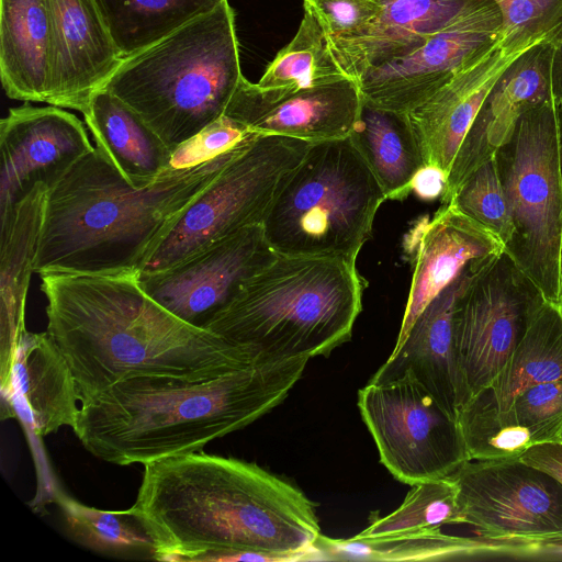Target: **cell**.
Wrapping results in <instances>:
<instances>
[{"label": "cell", "instance_id": "6da1fadb", "mask_svg": "<svg viewBox=\"0 0 562 562\" xmlns=\"http://www.w3.org/2000/svg\"><path fill=\"white\" fill-rule=\"evenodd\" d=\"M130 509L155 546V561L226 562L233 552L322 560L315 504L254 462L206 453L144 464Z\"/></svg>", "mask_w": 562, "mask_h": 562}, {"label": "cell", "instance_id": "7a4b0ae2", "mask_svg": "<svg viewBox=\"0 0 562 562\" xmlns=\"http://www.w3.org/2000/svg\"><path fill=\"white\" fill-rule=\"evenodd\" d=\"M40 278L46 331L72 371L80 402L131 376L202 379L270 361L178 318L140 288L136 272Z\"/></svg>", "mask_w": 562, "mask_h": 562}, {"label": "cell", "instance_id": "3957f363", "mask_svg": "<svg viewBox=\"0 0 562 562\" xmlns=\"http://www.w3.org/2000/svg\"><path fill=\"white\" fill-rule=\"evenodd\" d=\"M307 361H259L202 379L131 376L81 401L72 429L87 451L117 465L201 451L278 406Z\"/></svg>", "mask_w": 562, "mask_h": 562}, {"label": "cell", "instance_id": "277c9868", "mask_svg": "<svg viewBox=\"0 0 562 562\" xmlns=\"http://www.w3.org/2000/svg\"><path fill=\"white\" fill-rule=\"evenodd\" d=\"M257 137L140 189L94 146L48 189L34 271L138 273L177 215Z\"/></svg>", "mask_w": 562, "mask_h": 562}, {"label": "cell", "instance_id": "5b68a950", "mask_svg": "<svg viewBox=\"0 0 562 562\" xmlns=\"http://www.w3.org/2000/svg\"><path fill=\"white\" fill-rule=\"evenodd\" d=\"M362 292L355 260L277 255L204 329L270 361L328 356L350 340Z\"/></svg>", "mask_w": 562, "mask_h": 562}, {"label": "cell", "instance_id": "8992f818", "mask_svg": "<svg viewBox=\"0 0 562 562\" xmlns=\"http://www.w3.org/2000/svg\"><path fill=\"white\" fill-rule=\"evenodd\" d=\"M243 78L228 0L126 57L102 89L132 108L173 151L224 115Z\"/></svg>", "mask_w": 562, "mask_h": 562}, {"label": "cell", "instance_id": "52a82bcc", "mask_svg": "<svg viewBox=\"0 0 562 562\" xmlns=\"http://www.w3.org/2000/svg\"><path fill=\"white\" fill-rule=\"evenodd\" d=\"M385 200L349 136L315 142L282 178L261 225L278 255L356 261Z\"/></svg>", "mask_w": 562, "mask_h": 562}, {"label": "cell", "instance_id": "ba28073f", "mask_svg": "<svg viewBox=\"0 0 562 562\" xmlns=\"http://www.w3.org/2000/svg\"><path fill=\"white\" fill-rule=\"evenodd\" d=\"M496 159L513 223L504 251L544 300L562 304V171L554 100L521 115Z\"/></svg>", "mask_w": 562, "mask_h": 562}, {"label": "cell", "instance_id": "9c48e42d", "mask_svg": "<svg viewBox=\"0 0 562 562\" xmlns=\"http://www.w3.org/2000/svg\"><path fill=\"white\" fill-rule=\"evenodd\" d=\"M311 144L258 136L177 215L138 274L168 269L221 238L262 224L282 178L303 159Z\"/></svg>", "mask_w": 562, "mask_h": 562}, {"label": "cell", "instance_id": "30bf717a", "mask_svg": "<svg viewBox=\"0 0 562 562\" xmlns=\"http://www.w3.org/2000/svg\"><path fill=\"white\" fill-rule=\"evenodd\" d=\"M542 300L505 251L471 265L453 311L462 406L496 379Z\"/></svg>", "mask_w": 562, "mask_h": 562}, {"label": "cell", "instance_id": "8fae6325", "mask_svg": "<svg viewBox=\"0 0 562 562\" xmlns=\"http://www.w3.org/2000/svg\"><path fill=\"white\" fill-rule=\"evenodd\" d=\"M358 408L381 463L405 484L450 476L469 460L458 418L411 372L368 382Z\"/></svg>", "mask_w": 562, "mask_h": 562}, {"label": "cell", "instance_id": "7c38bea8", "mask_svg": "<svg viewBox=\"0 0 562 562\" xmlns=\"http://www.w3.org/2000/svg\"><path fill=\"white\" fill-rule=\"evenodd\" d=\"M462 524L490 540L562 535V483L516 459L468 460L450 475Z\"/></svg>", "mask_w": 562, "mask_h": 562}, {"label": "cell", "instance_id": "4fadbf2b", "mask_svg": "<svg viewBox=\"0 0 562 562\" xmlns=\"http://www.w3.org/2000/svg\"><path fill=\"white\" fill-rule=\"evenodd\" d=\"M261 224L245 227L172 267L138 274L140 288L183 322L204 328L276 257Z\"/></svg>", "mask_w": 562, "mask_h": 562}, {"label": "cell", "instance_id": "5bb4252c", "mask_svg": "<svg viewBox=\"0 0 562 562\" xmlns=\"http://www.w3.org/2000/svg\"><path fill=\"white\" fill-rule=\"evenodd\" d=\"M380 15L348 37H328L330 50L346 76L363 74L418 49L448 29L480 24L501 31L502 15L493 0H379Z\"/></svg>", "mask_w": 562, "mask_h": 562}, {"label": "cell", "instance_id": "9a60e30c", "mask_svg": "<svg viewBox=\"0 0 562 562\" xmlns=\"http://www.w3.org/2000/svg\"><path fill=\"white\" fill-rule=\"evenodd\" d=\"M0 214L36 184L48 189L94 146L86 126L55 105L12 108L0 122Z\"/></svg>", "mask_w": 562, "mask_h": 562}, {"label": "cell", "instance_id": "2e32d148", "mask_svg": "<svg viewBox=\"0 0 562 562\" xmlns=\"http://www.w3.org/2000/svg\"><path fill=\"white\" fill-rule=\"evenodd\" d=\"M362 103L360 88L349 77L284 91L261 89L243 76L224 116L259 135L315 143L348 137Z\"/></svg>", "mask_w": 562, "mask_h": 562}, {"label": "cell", "instance_id": "e0dca14e", "mask_svg": "<svg viewBox=\"0 0 562 562\" xmlns=\"http://www.w3.org/2000/svg\"><path fill=\"white\" fill-rule=\"evenodd\" d=\"M552 55L551 42L538 43L515 58L497 78L456 155L441 198L442 204L450 202L474 170L496 156L512 138L522 114L554 100Z\"/></svg>", "mask_w": 562, "mask_h": 562}, {"label": "cell", "instance_id": "ac0fdd59", "mask_svg": "<svg viewBox=\"0 0 562 562\" xmlns=\"http://www.w3.org/2000/svg\"><path fill=\"white\" fill-rule=\"evenodd\" d=\"M498 31L464 24L429 37L423 46L363 74L356 82L366 102L407 113L498 43Z\"/></svg>", "mask_w": 562, "mask_h": 562}, {"label": "cell", "instance_id": "d6986e66", "mask_svg": "<svg viewBox=\"0 0 562 562\" xmlns=\"http://www.w3.org/2000/svg\"><path fill=\"white\" fill-rule=\"evenodd\" d=\"M414 252L411 289L393 351L404 342L424 308L453 283L468 267L504 251L503 243L486 227L453 204H442L431 220L425 218L409 233Z\"/></svg>", "mask_w": 562, "mask_h": 562}, {"label": "cell", "instance_id": "ffe728a7", "mask_svg": "<svg viewBox=\"0 0 562 562\" xmlns=\"http://www.w3.org/2000/svg\"><path fill=\"white\" fill-rule=\"evenodd\" d=\"M53 22L49 105L83 112L122 63L94 0H48Z\"/></svg>", "mask_w": 562, "mask_h": 562}, {"label": "cell", "instance_id": "44dd1931", "mask_svg": "<svg viewBox=\"0 0 562 562\" xmlns=\"http://www.w3.org/2000/svg\"><path fill=\"white\" fill-rule=\"evenodd\" d=\"M521 53H508L497 43L481 58L454 75L429 99L406 113L424 165L437 166L449 173L488 91Z\"/></svg>", "mask_w": 562, "mask_h": 562}, {"label": "cell", "instance_id": "7402d4cb", "mask_svg": "<svg viewBox=\"0 0 562 562\" xmlns=\"http://www.w3.org/2000/svg\"><path fill=\"white\" fill-rule=\"evenodd\" d=\"M80 402L72 371L45 333L25 330L20 337L11 374V392L1 404V419L21 413L33 434L44 437L75 426Z\"/></svg>", "mask_w": 562, "mask_h": 562}, {"label": "cell", "instance_id": "603a6c76", "mask_svg": "<svg viewBox=\"0 0 562 562\" xmlns=\"http://www.w3.org/2000/svg\"><path fill=\"white\" fill-rule=\"evenodd\" d=\"M458 422L474 459H516L535 445L562 441V379L521 390L503 412L465 404Z\"/></svg>", "mask_w": 562, "mask_h": 562}, {"label": "cell", "instance_id": "cb8c5ba5", "mask_svg": "<svg viewBox=\"0 0 562 562\" xmlns=\"http://www.w3.org/2000/svg\"><path fill=\"white\" fill-rule=\"evenodd\" d=\"M48 187L36 184L0 214L1 398L11 392L15 348L25 328V303L42 234Z\"/></svg>", "mask_w": 562, "mask_h": 562}, {"label": "cell", "instance_id": "d4e9b609", "mask_svg": "<svg viewBox=\"0 0 562 562\" xmlns=\"http://www.w3.org/2000/svg\"><path fill=\"white\" fill-rule=\"evenodd\" d=\"M471 265L424 308L402 346L391 352L369 382H384L411 372L443 408L458 418L462 393L454 351L453 311Z\"/></svg>", "mask_w": 562, "mask_h": 562}, {"label": "cell", "instance_id": "484cf974", "mask_svg": "<svg viewBox=\"0 0 562 562\" xmlns=\"http://www.w3.org/2000/svg\"><path fill=\"white\" fill-rule=\"evenodd\" d=\"M52 55L48 0H0V77L5 94L48 103Z\"/></svg>", "mask_w": 562, "mask_h": 562}, {"label": "cell", "instance_id": "4316f807", "mask_svg": "<svg viewBox=\"0 0 562 562\" xmlns=\"http://www.w3.org/2000/svg\"><path fill=\"white\" fill-rule=\"evenodd\" d=\"M95 146L135 188H145L170 170L172 151L126 103L100 89L82 112Z\"/></svg>", "mask_w": 562, "mask_h": 562}, {"label": "cell", "instance_id": "83f0119b", "mask_svg": "<svg viewBox=\"0 0 562 562\" xmlns=\"http://www.w3.org/2000/svg\"><path fill=\"white\" fill-rule=\"evenodd\" d=\"M561 379L562 304L543 299L503 370L465 404L503 412L521 390Z\"/></svg>", "mask_w": 562, "mask_h": 562}, {"label": "cell", "instance_id": "f1b7e54d", "mask_svg": "<svg viewBox=\"0 0 562 562\" xmlns=\"http://www.w3.org/2000/svg\"><path fill=\"white\" fill-rule=\"evenodd\" d=\"M381 186L386 200H403L424 166L406 113L376 108L363 100L349 135Z\"/></svg>", "mask_w": 562, "mask_h": 562}, {"label": "cell", "instance_id": "f546056e", "mask_svg": "<svg viewBox=\"0 0 562 562\" xmlns=\"http://www.w3.org/2000/svg\"><path fill=\"white\" fill-rule=\"evenodd\" d=\"M315 547L322 560L333 561H440L496 554L493 540L449 536L441 527L349 539L321 535Z\"/></svg>", "mask_w": 562, "mask_h": 562}, {"label": "cell", "instance_id": "4dcf8cb0", "mask_svg": "<svg viewBox=\"0 0 562 562\" xmlns=\"http://www.w3.org/2000/svg\"><path fill=\"white\" fill-rule=\"evenodd\" d=\"M122 59L161 41L225 0H94Z\"/></svg>", "mask_w": 562, "mask_h": 562}, {"label": "cell", "instance_id": "1f68e13d", "mask_svg": "<svg viewBox=\"0 0 562 562\" xmlns=\"http://www.w3.org/2000/svg\"><path fill=\"white\" fill-rule=\"evenodd\" d=\"M54 502L70 537L82 547L111 558L155 561L154 541L130 508H94L60 491L54 492Z\"/></svg>", "mask_w": 562, "mask_h": 562}, {"label": "cell", "instance_id": "d6a6232c", "mask_svg": "<svg viewBox=\"0 0 562 562\" xmlns=\"http://www.w3.org/2000/svg\"><path fill=\"white\" fill-rule=\"evenodd\" d=\"M346 77L333 56L325 30L304 9L296 34L277 54L257 86L266 90L297 91Z\"/></svg>", "mask_w": 562, "mask_h": 562}, {"label": "cell", "instance_id": "836d02e7", "mask_svg": "<svg viewBox=\"0 0 562 562\" xmlns=\"http://www.w3.org/2000/svg\"><path fill=\"white\" fill-rule=\"evenodd\" d=\"M458 485L451 476L411 485L403 503L391 514L371 519L357 537H373L419 528L462 524Z\"/></svg>", "mask_w": 562, "mask_h": 562}, {"label": "cell", "instance_id": "e575fe53", "mask_svg": "<svg viewBox=\"0 0 562 562\" xmlns=\"http://www.w3.org/2000/svg\"><path fill=\"white\" fill-rule=\"evenodd\" d=\"M449 203L490 229L504 247L507 246L513 235V223L496 156L474 170Z\"/></svg>", "mask_w": 562, "mask_h": 562}, {"label": "cell", "instance_id": "d590c367", "mask_svg": "<svg viewBox=\"0 0 562 562\" xmlns=\"http://www.w3.org/2000/svg\"><path fill=\"white\" fill-rule=\"evenodd\" d=\"M493 1L502 15L498 43L508 53L552 43L562 29V0Z\"/></svg>", "mask_w": 562, "mask_h": 562}, {"label": "cell", "instance_id": "8d00e7d4", "mask_svg": "<svg viewBox=\"0 0 562 562\" xmlns=\"http://www.w3.org/2000/svg\"><path fill=\"white\" fill-rule=\"evenodd\" d=\"M256 136L259 134L223 115L172 151L170 170L198 166Z\"/></svg>", "mask_w": 562, "mask_h": 562}, {"label": "cell", "instance_id": "74e56055", "mask_svg": "<svg viewBox=\"0 0 562 562\" xmlns=\"http://www.w3.org/2000/svg\"><path fill=\"white\" fill-rule=\"evenodd\" d=\"M328 37H348L369 26L381 13L379 0H304Z\"/></svg>", "mask_w": 562, "mask_h": 562}, {"label": "cell", "instance_id": "f35d334b", "mask_svg": "<svg viewBox=\"0 0 562 562\" xmlns=\"http://www.w3.org/2000/svg\"><path fill=\"white\" fill-rule=\"evenodd\" d=\"M497 554L516 559L562 560V535L537 540H494Z\"/></svg>", "mask_w": 562, "mask_h": 562}, {"label": "cell", "instance_id": "ab89813d", "mask_svg": "<svg viewBox=\"0 0 562 562\" xmlns=\"http://www.w3.org/2000/svg\"><path fill=\"white\" fill-rule=\"evenodd\" d=\"M519 459L548 472L562 483V441L535 445Z\"/></svg>", "mask_w": 562, "mask_h": 562}, {"label": "cell", "instance_id": "60d3db41", "mask_svg": "<svg viewBox=\"0 0 562 562\" xmlns=\"http://www.w3.org/2000/svg\"><path fill=\"white\" fill-rule=\"evenodd\" d=\"M448 173L437 166L424 165L415 175L411 190L422 200L441 199L446 186Z\"/></svg>", "mask_w": 562, "mask_h": 562}, {"label": "cell", "instance_id": "b9f144b4", "mask_svg": "<svg viewBox=\"0 0 562 562\" xmlns=\"http://www.w3.org/2000/svg\"><path fill=\"white\" fill-rule=\"evenodd\" d=\"M551 85L554 101L562 98V40L552 43Z\"/></svg>", "mask_w": 562, "mask_h": 562}, {"label": "cell", "instance_id": "7bdbcfd3", "mask_svg": "<svg viewBox=\"0 0 562 562\" xmlns=\"http://www.w3.org/2000/svg\"><path fill=\"white\" fill-rule=\"evenodd\" d=\"M554 102H555V111H557V120H558L561 171H562V98Z\"/></svg>", "mask_w": 562, "mask_h": 562}, {"label": "cell", "instance_id": "ee69618b", "mask_svg": "<svg viewBox=\"0 0 562 562\" xmlns=\"http://www.w3.org/2000/svg\"><path fill=\"white\" fill-rule=\"evenodd\" d=\"M562 40V29L561 31L559 32V34L557 35V37L554 38V41L552 43H555L558 41Z\"/></svg>", "mask_w": 562, "mask_h": 562}]
</instances>
